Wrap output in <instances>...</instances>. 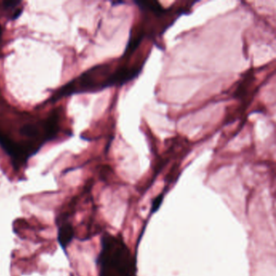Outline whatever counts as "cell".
I'll use <instances>...</instances> for the list:
<instances>
[{"mask_svg": "<svg viewBox=\"0 0 276 276\" xmlns=\"http://www.w3.org/2000/svg\"><path fill=\"white\" fill-rule=\"evenodd\" d=\"M164 195H159L157 198H155L154 200H153V204H152V213H155V212H157L158 209H159L160 207L162 206V202H163Z\"/></svg>", "mask_w": 276, "mask_h": 276, "instance_id": "5", "label": "cell"}, {"mask_svg": "<svg viewBox=\"0 0 276 276\" xmlns=\"http://www.w3.org/2000/svg\"><path fill=\"white\" fill-rule=\"evenodd\" d=\"M20 132L21 135L28 138H38L40 135L41 128L38 124H25L20 128Z\"/></svg>", "mask_w": 276, "mask_h": 276, "instance_id": "4", "label": "cell"}, {"mask_svg": "<svg viewBox=\"0 0 276 276\" xmlns=\"http://www.w3.org/2000/svg\"><path fill=\"white\" fill-rule=\"evenodd\" d=\"M75 236L73 226L67 221H63L60 223L57 231V241L60 246L65 250L67 248Z\"/></svg>", "mask_w": 276, "mask_h": 276, "instance_id": "3", "label": "cell"}, {"mask_svg": "<svg viewBox=\"0 0 276 276\" xmlns=\"http://www.w3.org/2000/svg\"><path fill=\"white\" fill-rule=\"evenodd\" d=\"M0 146L2 147V149L8 154L9 157H11L13 166L16 169L21 167L23 165L26 163L29 157L38 150V148L34 146L25 147L16 144L11 139L2 135L0 133Z\"/></svg>", "mask_w": 276, "mask_h": 276, "instance_id": "2", "label": "cell"}, {"mask_svg": "<svg viewBox=\"0 0 276 276\" xmlns=\"http://www.w3.org/2000/svg\"><path fill=\"white\" fill-rule=\"evenodd\" d=\"M1 33H2V29H1V26H0V36H1Z\"/></svg>", "mask_w": 276, "mask_h": 276, "instance_id": "7", "label": "cell"}, {"mask_svg": "<svg viewBox=\"0 0 276 276\" xmlns=\"http://www.w3.org/2000/svg\"><path fill=\"white\" fill-rule=\"evenodd\" d=\"M3 3V7L6 10H11V9L16 8L17 5L20 4V1H4L2 2Z\"/></svg>", "mask_w": 276, "mask_h": 276, "instance_id": "6", "label": "cell"}, {"mask_svg": "<svg viewBox=\"0 0 276 276\" xmlns=\"http://www.w3.org/2000/svg\"><path fill=\"white\" fill-rule=\"evenodd\" d=\"M99 276H136V262L121 236L103 235L98 256Z\"/></svg>", "mask_w": 276, "mask_h": 276, "instance_id": "1", "label": "cell"}]
</instances>
